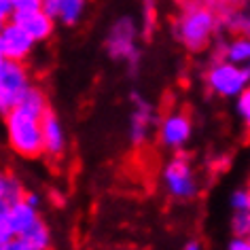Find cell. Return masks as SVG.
Listing matches in <instances>:
<instances>
[{
    "label": "cell",
    "mask_w": 250,
    "mask_h": 250,
    "mask_svg": "<svg viewBox=\"0 0 250 250\" xmlns=\"http://www.w3.org/2000/svg\"><path fill=\"white\" fill-rule=\"evenodd\" d=\"M218 28V15L204 4H187L172 23L176 41L189 51H204L214 41Z\"/></svg>",
    "instance_id": "6da1fadb"
},
{
    "label": "cell",
    "mask_w": 250,
    "mask_h": 250,
    "mask_svg": "<svg viewBox=\"0 0 250 250\" xmlns=\"http://www.w3.org/2000/svg\"><path fill=\"white\" fill-rule=\"evenodd\" d=\"M4 134L9 151L21 159L42 157V117L23 108H13L4 115Z\"/></svg>",
    "instance_id": "7a4b0ae2"
},
{
    "label": "cell",
    "mask_w": 250,
    "mask_h": 250,
    "mask_svg": "<svg viewBox=\"0 0 250 250\" xmlns=\"http://www.w3.org/2000/svg\"><path fill=\"white\" fill-rule=\"evenodd\" d=\"M140 23H136L134 17L121 15L108 26V32L104 36L106 55L112 62L125 64L127 70L136 74L140 66Z\"/></svg>",
    "instance_id": "3957f363"
},
{
    "label": "cell",
    "mask_w": 250,
    "mask_h": 250,
    "mask_svg": "<svg viewBox=\"0 0 250 250\" xmlns=\"http://www.w3.org/2000/svg\"><path fill=\"white\" fill-rule=\"evenodd\" d=\"M204 85L212 96L223 100H235L250 85V81L244 66L233 64L225 58H212L204 72Z\"/></svg>",
    "instance_id": "277c9868"
},
{
    "label": "cell",
    "mask_w": 250,
    "mask_h": 250,
    "mask_svg": "<svg viewBox=\"0 0 250 250\" xmlns=\"http://www.w3.org/2000/svg\"><path fill=\"white\" fill-rule=\"evenodd\" d=\"M161 185L176 202H191L199 195V180L191 159L185 153H174L161 167Z\"/></svg>",
    "instance_id": "5b68a950"
},
{
    "label": "cell",
    "mask_w": 250,
    "mask_h": 250,
    "mask_svg": "<svg viewBox=\"0 0 250 250\" xmlns=\"http://www.w3.org/2000/svg\"><path fill=\"white\" fill-rule=\"evenodd\" d=\"M32 85L34 83L30 79L26 62L0 58V110H2V115L17 108L21 98L26 96Z\"/></svg>",
    "instance_id": "8992f818"
},
{
    "label": "cell",
    "mask_w": 250,
    "mask_h": 250,
    "mask_svg": "<svg viewBox=\"0 0 250 250\" xmlns=\"http://www.w3.org/2000/svg\"><path fill=\"white\" fill-rule=\"evenodd\" d=\"M129 104H132V108H129V119H127V138L129 145L140 148L148 142L153 129H157L159 117L155 112V106L140 91L129 93Z\"/></svg>",
    "instance_id": "52a82bcc"
},
{
    "label": "cell",
    "mask_w": 250,
    "mask_h": 250,
    "mask_svg": "<svg viewBox=\"0 0 250 250\" xmlns=\"http://www.w3.org/2000/svg\"><path fill=\"white\" fill-rule=\"evenodd\" d=\"M155 132H157V140L164 148L172 153H183V148L191 142L193 121L185 110H170L159 117Z\"/></svg>",
    "instance_id": "ba28073f"
},
{
    "label": "cell",
    "mask_w": 250,
    "mask_h": 250,
    "mask_svg": "<svg viewBox=\"0 0 250 250\" xmlns=\"http://www.w3.org/2000/svg\"><path fill=\"white\" fill-rule=\"evenodd\" d=\"M39 218V208L30 206L26 199L11 206H0V244L21 237Z\"/></svg>",
    "instance_id": "9c48e42d"
},
{
    "label": "cell",
    "mask_w": 250,
    "mask_h": 250,
    "mask_svg": "<svg viewBox=\"0 0 250 250\" xmlns=\"http://www.w3.org/2000/svg\"><path fill=\"white\" fill-rule=\"evenodd\" d=\"M34 49H36V41L20 23L13 20L2 21V26H0V58L28 62V58L34 53Z\"/></svg>",
    "instance_id": "30bf717a"
},
{
    "label": "cell",
    "mask_w": 250,
    "mask_h": 250,
    "mask_svg": "<svg viewBox=\"0 0 250 250\" xmlns=\"http://www.w3.org/2000/svg\"><path fill=\"white\" fill-rule=\"evenodd\" d=\"M68 151V136L62 119L53 110L42 115V157L60 164Z\"/></svg>",
    "instance_id": "8fae6325"
},
{
    "label": "cell",
    "mask_w": 250,
    "mask_h": 250,
    "mask_svg": "<svg viewBox=\"0 0 250 250\" xmlns=\"http://www.w3.org/2000/svg\"><path fill=\"white\" fill-rule=\"evenodd\" d=\"M11 20L20 23L36 42L49 41L53 34V30H55V20L51 15H47L42 9L32 11V13H23V15H13Z\"/></svg>",
    "instance_id": "7c38bea8"
},
{
    "label": "cell",
    "mask_w": 250,
    "mask_h": 250,
    "mask_svg": "<svg viewBox=\"0 0 250 250\" xmlns=\"http://www.w3.org/2000/svg\"><path fill=\"white\" fill-rule=\"evenodd\" d=\"M214 58H225L233 64H248L250 62V36L246 34H237L235 39L221 41L218 42V51Z\"/></svg>",
    "instance_id": "4fadbf2b"
},
{
    "label": "cell",
    "mask_w": 250,
    "mask_h": 250,
    "mask_svg": "<svg viewBox=\"0 0 250 250\" xmlns=\"http://www.w3.org/2000/svg\"><path fill=\"white\" fill-rule=\"evenodd\" d=\"M26 193H28L26 185L15 172L11 170L2 172V176H0V206H11L15 202H21L26 197Z\"/></svg>",
    "instance_id": "5bb4252c"
},
{
    "label": "cell",
    "mask_w": 250,
    "mask_h": 250,
    "mask_svg": "<svg viewBox=\"0 0 250 250\" xmlns=\"http://www.w3.org/2000/svg\"><path fill=\"white\" fill-rule=\"evenodd\" d=\"M21 240L28 244L32 250H51V229H49V225L42 221V218H39L32 227H30L26 233L21 235Z\"/></svg>",
    "instance_id": "9a60e30c"
},
{
    "label": "cell",
    "mask_w": 250,
    "mask_h": 250,
    "mask_svg": "<svg viewBox=\"0 0 250 250\" xmlns=\"http://www.w3.org/2000/svg\"><path fill=\"white\" fill-rule=\"evenodd\" d=\"M157 0H140V32L142 39H151L159 23Z\"/></svg>",
    "instance_id": "2e32d148"
},
{
    "label": "cell",
    "mask_w": 250,
    "mask_h": 250,
    "mask_svg": "<svg viewBox=\"0 0 250 250\" xmlns=\"http://www.w3.org/2000/svg\"><path fill=\"white\" fill-rule=\"evenodd\" d=\"M17 108H23L26 112H32V115L36 117H42L47 110H51L49 108V100H47V93L41 89L39 85H32L28 89V93L21 98V102Z\"/></svg>",
    "instance_id": "e0dca14e"
},
{
    "label": "cell",
    "mask_w": 250,
    "mask_h": 250,
    "mask_svg": "<svg viewBox=\"0 0 250 250\" xmlns=\"http://www.w3.org/2000/svg\"><path fill=\"white\" fill-rule=\"evenodd\" d=\"M85 11H87V0H64L58 21H62L64 26H77L83 20Z\"/></svg>",
    "instance_id": "ac0fdd59"
},
{
    "label": "cell",
    "mask_w": 250,
    "mask_h": 250,
    "mask_svg": "<svg viewBox=\"0 0 250 250\" xmlns=\"http://www.w3.org/2000/svg\"><path fill=\"white\" fill-rule=\"evenodd\" d=\"M235 112L240 117L244 129L250 134V85L235 98Z\"/></svg>",
    "instance_id": "d6986e66"
},
{
    "label": "cell",
    "mask_w": 250,
    "mask_h": 250,
    "mask_svg": "<svg viewBox=\"0 0 250 250\" xmlns=\"http://www.w3.org/2000/svg\"><path fill=\"white\" fill-rule=\"evenodd\" d=\"M231 233L240 237H250V210L233 212V216H231Z\"/></svg>",
    "instance_id": "ffe728a7"
},
{
    "label": "cell",
    "mask_w": 250,
    "mask_h": 250,
    "mask_svg": "<svg viewBox=\"0 0 250 250\" xmlns=\"http://www.w3.org/2000/svg\"><path fill=\"white\" fill-rule=\"evenodd\" d=\"M229 206L233 212L240 210H250V202H248V189H235L229 195Z\"/></svg>",
    "instance_id": "44dd1931"
},
{
    "label": "cell",
    "mask_w": 250,
    "mask_h": 250,
    "mask_svg": "<svg viewBox=\"0 0 250 250\" xmlns=\"http://www.w3.org/2000/svg\"><path fill=\"white\" fill-rule=\"evenodd\" d=\"M42 9V0H13V15L32 13Z\"/></svg>",
    "instance_id": "7402d4cb"
},
{
    "label": "cell",
    "mask_w": 250,
    "mask_h": 250,
    "mask_svg": "<svg viewBox=\"0 0 250 250\" xmlns=\"http://www.w3.org/2000/svg\"><path fill=\"white\" fill-rule=\"evenodd\" d=\"M62 4H64V0H42V11H45L47 15H51L53 20L58 21L60 11H62Z\"/></svg>",
    "instance_id": "603a6c76"
},
{
    "label": "cell",
    "mask_w": 250,
    "mask_h": 250,
    "mask_svg": "<svg viewBox=\"0 0 250 250\" xmlns=\"http://www.w3.org/2000/svg\"><path fill=\"white\" fill-rule=\"evenodd\" d=\"M227 250H250V237L233 235L227 244Z\"/></svg>",
    "instance_id": "cb8c5ba5"
},
{
    "label": "cell",
    "mask_w": 250,
    "mask_h": 250,
    "mask_svg": "<svg viewBox=\"0 0 250 250\" xmlns=\"http://www.w3.org/2000/svg\"><path fill=\"white\" fill-rule=\"evenodd\" d=\"M0 250H32V248H30L28 244L21 240V237H13L11 242L0 244Z\"/></svg>",
    "instance_id": "d4e9b609"
},
{
    "label": "cell",
    "mask_w": 250,
    "mask_h": 250,
    "mask_svg": "<svg viewBox=\"0 0 250 250\" xmlns=\"http://www.w3.org/2000/svg\"><path fill=\"white\" fill-rule=\"evenodd\" d=\"M13 17V0H0V20L9 21Z\"/></svg>",
    "instance_id": "484cf974"
},
{
    "label": "cell",
    "mask_w": 250,
    "mask_h": 250,
    "mask_svg": "<svg viewBox=\"0 0 250 250\" xmlns=\"http://www.w3.org/2000/svg\"><path fill=\"white\" fill-rule=\"evenodd\" d=\"M26 202L30 204V206H34V208H41V202H42V197H41V193H36V191H30L28 189V193H26Z\"/></svg>",
    "instance_id": "4316f807"
},
{
    "label": "cell",
    "mask_w": 250,
    "mask_h": 250,
    "mask_svg": "<svg viewBox=\"0 0 250 250\" xmlns=\"http://www.w3.org/2000/svg\"><path fill=\"white\" fill-rule=\"evenodd\" d=\"M183 250H204V248H202V244H199V242H189Z\"/></svg>",
    "instance_id": "83f0119b"
},
{
    "label": "cell",
    "mask_w": 250,
    "mask_h": 250,
    "mask_svg": "<svg viewBox=\"0 0 250 250\" xmlns=\"http://www.w3.org/2000/svg\"><path fill=\"white\" fill-rule=\"evenodd\" d=\"M244 70H246V77L250 81V62H248V64H244Z\"/></svg>",
    "instance_id": "f1b7e54d"
},
{
    "label": "cell",
    "mask_w": 250,
    "mask_h": 250,
    "mask_svg": "<svg viewBox=\"0 0 250 250\" xmlns=\"http://www.w3.org/2000/svg\"><path fill=\"white\" fill-rule=\"evenodd\" d=\"M248 202H250V185H248Z\"/></svg>",
    "instance_id": "f546056e"
}]
</instances>
